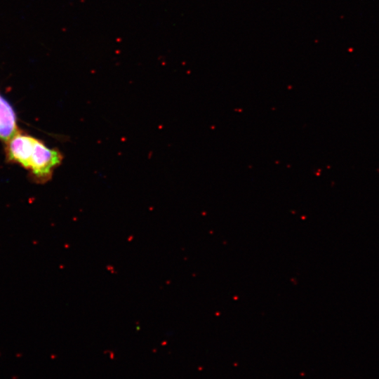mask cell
<instances>
[{"label":"cell","instance_id":"cell-1","mask_svg":"<svg viewBox=\"0 0 379 379\" xmlns=\"http://www.w3.org/2000/svg\"><path fill=\"white\" fill-rule=\"evenodd\" d=\"M6 142L7 159L27 169L38 182L49 180L62 161L60 151L29 135L18 131Z\"/></svg>","mask_w":379,"mask_h":379},{"label":"cell","instance_id":"cell-2","mask_svg":"<svg viewBox=\"0 0 379 379\" xmlns=\"http://www.w3.org/2000/svg\"><path fill=\"white\" fill-rule=\"evenodd\" d=\"M17 132L15 111L11 104L0 95V140L8 141Z\"/></svg>","mask_w":379,"mask_h":379}]
</instances>
